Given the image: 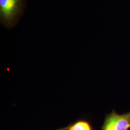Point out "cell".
I'll return each instance as SVG.
<instances>
[{
    "label": "cell",
    "instance_id": "obj_1",
    "mask_svg": "<svg viewBox=\"0 0 130 130\" xmlns=\"http://www.w3.org/2000/svg\"><path fill=\"white\" fill-rule=\"evenodd\" d=\"M22 7V0H0L1 22L6 27H12L21 14Z\"/></svg>",
    "mask_w": 130,
    "mask_h": 130
},
{
    "label": "cell",
    "instance_id": "obj_4",
    "mask_svg": "<svg viewBox=\"0 0 130 130\" xmlns=\"http://www.w3.org/2000/svg\"></svg>",
    "mask_w": 130,
    "mask_h": 130
},
{
    "label": "cell",
    "instance_id": "obj_3",
    "mask_svg": "<svg viewBox=\"0 0 130 130\" xmlns=\"http://www.w3.org/2000/svg\"><path fill=\"white\" fill-rule=\"evenodd\" d=\"M68 130H92V128L88 121H80L70 126Z\"/></svg>",
    "mask_w": 130,
    "mask_h": 130
},
{
    "label": "cell",
    "instance_id": "obj_2",
    "mask_svg": "<svg viewBox=\"0 0 130 130\" xmlns=\"http://www.w3.org/2000/svg\"><path fill=\"white\" fill-rule=\"evenodd\" d=\"M130 128V112L119 114L115 110L107 114L102 130H129Z\"/></svg>",
    "mask_w": 130,
    "mask_h": 130
}]
</instances>
